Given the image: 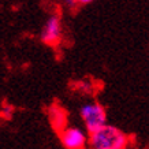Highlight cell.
<instances>
[{
  "instance_id": "obj_1",
  "label": "cell",
  "mask_w": 149,
  "mask_h": 149,
  "mask_svg": "<svg viewBox=\"0 0 149 149\" xmlns=\"http://www.w3.org/2000/svg\"><path fill=\"white\" fill-rule=\"evenodd\" d=\"M129 136L118 127L105 125L95 133L89 134V148L91 149H127Z\"/></svg>"
},
{
  "instance_id": "obj_2",
  "label": "cell",
  "mask_w": 149,
  "mask_h": 149,
  "mask_svg": "<svg viewBox=\"0 0 149 149\" xmlns=\"http://www.w3.org/2000/svg\"><path fill=\"white\" fill-rule=\"evenodd\" d=\"M79 115L84 120L88 133H95L107 125V113L101 104L99 103H88L84 104L79 108Z\"/></svg>"
},
{
  "instance_id": "obj_3",
  "label": "cell",
  "mask_w": 149,
  "mask_h": 149,
  "mask_svg": "<svg viewBox=\"0 0 149 149\" xmlns=\"http://www.w3.org/2000/svg\"><path fill=\"white\" fill-rule=\"evenodd\" d=\"M60 141L66 149H85L89 144V137L79 127H66L60 131Z\"/></svg>"
},
{
  "instance_id": "obj_4",
  "label": "cell",
  "mask_w": 149,
  "mask_h": 149,
  "mask_svg": "<svg viewBox=\"0 0 149 149\" xmlns=\"http://www.w3.org/2000/svg\"><path fill=\"white\" fill-rule=\"evenodd\" d=\"M41 41L47 45H56L62 38V22L58 15H51L40 34Z\"/></svg>"
},
{
  "instance_id": "obj_5",
  "label": "cell",
  "mask_w": 149,
  "mask_h": 149,
  "mask_svg": "<svg viewBox=\"0 0 149 149\" xmlns=\"http://www.w3.org/2000/svg\"><path fill=\"white\" fill-rule=\"evenodd\" d=\"M10 112H11V108L10 107H3V111H1V113H3V116H6V118H8L10 116Z\"/></svg>"
},
{
  "instance_id": "obj_6",
  "label": "cell",
  "mask_w": 149,
  "mask_h": 149,
  "mask_svg": "<svg viewBox=\"0 0 149 149\" xmlns=\"http://www.w3.org/2000/svg\"><path fill=\"white\" fill-rule=\"evenodd\" d=\"M64 4H67L68 7H74L75 6V3H78V0H62Z\"/></svg>"
},
{
  "instance_id": "obj_7",
  "label": "cell",
  "mask_w": 149,
  "mask_h": 149,
  "mask_svg": "<svg viewBox=\"0 0 149 149\" xmlns=\"http://www.w3.org/2000/svg\"><path fill=\"white\" fill-rule=\"evenodd\" d=\"M93 0H78V3L79 4H89V3H92Z\"/></svg>"
}]
</instances>
